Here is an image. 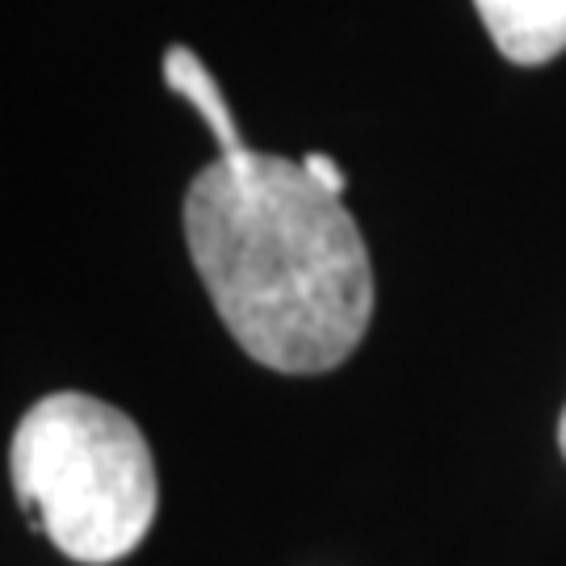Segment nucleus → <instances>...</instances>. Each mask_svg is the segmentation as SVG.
I'll return each instance as SVG.
<instances>
[{"instance_id":"obj_1","label":"nucleus","mask_w":566,"mask_h":566,"mask_svg":"<svg viewBox=\"0 0 566 566\" xmlns=\"http://www.w3.org/2000/svg\"><path fill=\"white\" fill-rule=\"evenodd\" d=\"M185 243L243 353L277 374H327L361 344L374 269L353 214L303 160L243 151L185 189Z\"/></svg>"},{"instance_id":"obj_2","label":"nucleus","mask_w":566,"mask_h":566,"mask_svg":"<svg viewBox=\"0 0 566 566\" xmlns=\"http://www.w3.org/2000/svg\"><path fill=\"white\" fill-rule=\"evenodd\" d=\"M9 465L34 525L76 563H118L156 521L151 449L126 411L93 395L39 399L13 432Z\"/></svg>"},{"instance_id":"obj_3","label":"nucleus","mask_w":566,"mask_h":566,"mask_svg":"<svg viewBox=\"0 0 566 566\" xmlns=\"http://www.w3.org/2000/svg\"><path fill=\"white\" fill-rule=\"evenodd\" d=\"M500 55L521 67L558 60L566 51V0H474Z\"/></svg>"},{"instance_id":"obj_4","label":"nucleus","mask_w":566,"mask_h":566,"mask_svg":"<svg viewBox=\"0 0 566 566\" xmlns=\"http://www.w3.org/2000/svg\"><path fill=\"white\" fill-rule=\"evenodd\" d=\"M160 72H164V84L206 118V126H210V135H214V143H219V156H223V160L248 151L240 139V130H235V118H231V109H227V102H223V93H219V81L210 76V67H206L185 42H172V46L164 51Z\"/></svg>"},{"instance_id":"obj_5","label":"nucleus","mask_w":566,"mask_h":566,"mask_svg":"<svg viewBox=\"0 0 566 566\" xmlns=\"http://www.w3.org/2000/svg\"><path fill=\"white\" fill-rule=\"evenodd\" d=\"M303 168L311 172V177H315V181L324 185L327 193H336V198L344 193V172L336 168V160H332V156H324V151H306Z\"/></svg>"},{"instance_id":"obj_6","label":"nucleus","mask_w":566,"mask_h":566,"mask_svg":"<svg viewBox=\"0 0 566 566\" xmlns=\"http://www.w3.org/2000/svg\"><path fill=\"white\" fill-rule=\"evenodd\" d=\"M558 449H563L566 458V407H563V420H558Z\"/></svg>"}]
</instances>
